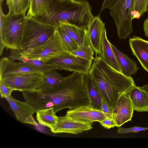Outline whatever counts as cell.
I'll return each mask as SVG.
<instances>
[{
	"instance_id": "7a4b0ae2",
	"label": "cell",
	"mask_w": 148,
	"mask_h": 148,
	"mask_svg": "<svg viewBox=\"0 0 148 148\" xmlns=\"http://www.w3.org/2000/svg\"><path fill=\"white\" fill-rule=\"evenodd\" d=\"M88 74L101 98L112 110L120 97L135 85L131 76L109 66L99 55L95 58Z\"/></svg>"
},
{
	"instance_id": "277c9868",
	"label": "cell",
	"mask_w": 148,
	"mask_h": 148,
	"mask_svg": "<svg viewBox=\"0 0 148 148\" xmlns=\"http://www.w3.org/2000/svg\"><path fill=\"white\" fill-rule=\"evenodd\" d=\"M57 27L34 18H26L22 39L18 50L29 51L40 47L53 36Z\"/></svg>"
},
{
	"instance_id": "3957f363",
	"label": "cell",
	"mask_w": 148,
	"mask_h": 148,
	"mask_svg": "<svg viewBox=\"0 0 148 148\" xmlns=\"http://www.w3.org/2000/svg\"><path fill=\"white\" fill-rule=\"evenodd\" d=\"M94 17L91 7L87 1L65 0L60 2L52 0L48 11L33 18L56 26L60 22L65 21L87 29Z\"/></svg>"
},
{
	"instance_id": "d6986e66",
	"label": "cell",
	"mask_w": 148,
	"mask_h": 148,
	"mask_svg": "<svg viewBox=\"0 0 148 148\" xmlns=\"http://www.w3.org/2000/svg\"><path fill=\"white\" fill-rule=\"evenodd\" d=\"M103 60L109 66L121 73V70L108 40L106 28L103 31L101 42V53L99 55Z\"/></svg>"
},
{
	"instance_id": "cb8c5ba5",
	"label": "cell",
	"mask_w": 148,
	"mask_h": 148,
	"mask_svg": "<svg viewBox=\"0 0 148 148\" xmlns=\"http://www.w3.org/2000/svg\"><path fill=\"white\" fill-rule=\"evenodd\" d=\"M10 53L8 57L12 60H19L31 65L45 69H53L58 70L55 65L44 62L40 60L28 58L21 56L18 49L10 50Z\"/></svg>"
},
{
	"instance_id": "5bb4252c",
	"label": "cell",
	"mask_w": 148,
	"mask_h": 148,
	"mask_svg": "<svg viewBox=\"0 0 148 148\" xmlns=\"http://www.w3.org/2000/svg\"><path fill=\"white\" fill-rule=\"evenodd\" d=\"M105 24L99 15L94 16L86 29L87 37L95 52L100 55L101 53V42Z\"/></svg>"
},
{
	"instance_id": "d4e9b609",
	"label": "cell",
	"mask_w": 148,
	"mask_h": 148,
	"mask_svg": "<svg viewBox=\"0 0 148 148\" xmlns=\"http://www.w3.org/2000/svg\"><path fill=\"white\" fill-rule=\"evenodd\" d=\"M8 14L13 15L26 16L29 8L30 0H6Z\"/></svg>"
},
{
	"instance_id": "7402d4cb",
	"label": "cell",
	"mask_w": 148,
	"mask_h": 148,
	"mask_svg": "<svg viewBox=\"0 0 148 148\" xmlns=\"http://www.w3.org/2000/svg\"><path fill=\"white\" fill-rule=\"evenodd\" d=\"M52 0H30L29 8L26 14L27 18L42 15L49 10Z\"/></svg>"
},
{
	"instance_id": "44dd1931",
	"label": "cell",
	"mask_w": 148,
	"mask_h": 148,
	"mask_svg": "<svg viewBox=\"0 0 148 148\" xmlns=\"http://www.w3.org/2000/svg\"><path fill=\"white\" fill-rule=\"evenodd\" d=\"M62 25L71 38L78 46L89 43L87 37L86 29L80 28L65 21L60 22L59 25Z\"/></svg>"
},
{
	"instance_id": "8fae6325",
	"label": "cell",
	"mask_w": 148,
	"mask_h": 148,
	"mask_svg": "<svg viewBox=\"0 0 148 148\" xmlns=\"http://www.w3.org/2000/svg\"><path fill=\"white\" fill-rule=\"evenodd\" d=\"M134 110L131 100L127 93L121 95L112 110L113 119L116 127H121L131 121Z\"/></svg>"
},
{
	"instance_id": "ba28073f",
	"label": "cell",
	"mask_w": 148,
	"mask_h": 148,
	"mask_svg": "<svg viewBox=\"0 0 148 148\" xmlns=\"http://www.w3.org/2000/svg\"><path fill=\"white\" fill-rule=\"evenodd\" d=\"M43 71L38 70L7 76L0 78V82L21 92L33 91L42 79Z\"/></svg>"
},
{
	"instance_id": "603a6c76",
	"label": "cell",
	"mask_w": 148,
	"mask_h": 148,
	"mask_svg": "<svg viewBox=\"0 0 148 148\" xmlns=\"http://www.w3.org/2000/svg\"><path fill=\"white\" fill-rule=\"evenodd\" d=\"M37 119L40 124L51 129L56 125L58 116L56 115L54 109L52 107L40 110L36 113Z\"/></svg>"
},
{
	"instance_id": "7c38bea8",
	"label": "cell",
	"mask_w": 148,
	"mask_h": 148,
	"mask_svg": "<svg viewBox=\"0 0 148 148\" xmlns=\"http://www.w3.org/2000/svg\"><path fill=\"white\" fill-rule=\"evenodd\" d=\"M4 98L8 103L18 121L25 124L38 125L33 117L35 112L26 102L18 100L11 95Z\"/></svg>"
},
{
	"instance_id": "83f0119b",
	"label": "cell",
	"mask_w": 148,
	"mask_h": 148,
	"mask_svg": "<svg viewBox=\"0 0 148 148\" xmlns=\"http://www.w3.org/2000/svg\"><path fill=\"white\" fill-rule=\"evenodd\" d=\"M57 29L68 53H69L76 49L78 47V45L68 34L63 27L59 25L57 27Z\"/></svg>"
},
{
	"instance_id": "d6a6232c",
	"label": "cell",
	"mask_w": 148,
	"mask_h": 148,
	"mask_svg": "<svg viewBox=\"0 0 148 148\" xmlns=\"http://www.w3.org/2000/svg\"><path fill=\"white\" fill-rule=\"evenodd\" d=\"M99 123L102 126L108 129L116 127L114 119L108 117H106Z\"/></svg>"
},
{
	"instance_id": "ffe728a7",
	"label": "cell",
	"mask_w": 148,
	"mask_h": 148,
	"mask_svg": "<svg viewBox=\"0 0 148 148\" xmlns=\"http://www.w3.org/2000/svg\"><path fill=\"white\" fill-rule=\"evenodd\" d=\"M56 70L50 69L44 71L42 79L34 90H44L53 88L59 84L64 77Z\"/></svg>"
},
{
	"instance_id": "52a82bcc",
	"label": "cell",
	"mask_w": 148,
	"mask_h": 148,
	"mask_svg": "<svg viewBox=\"0 0 148 148\" xmlns=\"http://www.w3.org/2000/svg\"><path fill=\"white\" fill-rule=\"evenodd\" d=\"M19 51L22 56L37 59L46 63L65 53H69L57 27L53 36L42 46L29 51Z\"/></svg>"
},
{
	"instance_id": "e0dca14e",
	"label": "cell",
	"mask_w": 148,
	"mask_h": 148,
	"mask_svg": "<svg viewBox=\"0 0 148 148\" xmlns=\"http://www.w3.org/2000/svg\"><path fill=\"white\" fill-rule=\"evenodd\" d=\"M134 111L148 112V92L135 85L127 92Z\"/></svg>"
},
{
	"instance_id": "f546056e",
	"label": "cell",
	"mask_w": 148,
	"mask_h": 148,
	"mask_svg": "<svg viewBox=\"0 0 148 148\" xmlns=\"http://www.w3.org/2000/svg\"><path fill=\"white\" fill-rule=\"evenodd\" d=\"M147 130H148V127L135 126L130 128H124L120 127L117 129V132L119 134H123L131 132L138 133L140 131Z\"/></svg>"
},
{
	"instance_id": "4dcf8cb0",
	"label": "cell",
	"mask_w": 148,
	"mask_h": 148,
	"mask_svg": "<svg viewBox=\"0 0 148 148\" xmlns=\"http://www.w3.org/2000/svg\"><path fill=\"white\" fill-rule=\"evenodd\" d=\"M15 90H16L15 89L6 86L0 82V92L1 98H4L11 95L12 92Z\"/></svg>"
},
{
	"instance_id": "6da1fadb",
	"label": "cell",
	"mask_w": 148,
	"mask_h": 148,
	"mask_svg": "<svg viewBox=\"0 0 148 148\" xmlns=\"http://www.w3.org/2000/svg\"><path fill=\"white\" fill-rule=\"evenodd\" d=\"M85 75L73 72L64 77L56 86L44 90L32 91L29 101L37 111L53 107L56 113L65 108L72 110L91 104L85 84Z\"/></svg>"
},
{
	"instance_id": "8d00e7d4",
	"label": "cell",
	"mask_w": 148,
	"mask_h": 148,
	"mask_svg": "<svg viewBox=\"0 0 148 148\" xmlns=\"http://www.w3.org/2000/svg\"><path fill=\"white\" fill-rule=\"evenodd\" d=\"M140 88L147 92H148V84H146Z\"/></svg>"
},
{
	"instance_id": "4316f807",
	"label": "cell",
	"mask_w": 148,
	"mask_h": 148,
	"mask_svg": "<svg viewBox=\"0 0 148 148\" xmlns=\"http://www.w3.org/2000/svg\"><path fill=\"white\" fill-rule=\"evenodd\" d=\"M95 51L90 44L86 43L83 45L78 46L77 48L69 53L84 59L92 61L94 60Z\"/></svg>"
},
{
	"instance_id": "2e32d148",
	"label": "cell",
	"mask_w": 148,
	"mask_h": 148,
	"mask_svg": "<svg viewBox=\"0 0 148 148\" xmlns=\"http://www.w3.org/2000/svg\"><path fill=\"white\" fill-rule=\"evenodd\" d=\"M129 44L133 55L148 73V41L134 36L130 38Z\"/></svg>"
},
{
	"instance_id": "8992f818",
	"label": "cell",
	"mask_w": 148,
	"mask_h": 148,
	"mask_svg": "<svg viewBox=\"0 0 148 148\" xmlns=\"http://www.w3.org/2000/svg\"><path fill=\"white\" fill-rule=\"evenodd\" d=\"M134 2V0H117L109 9L120 39H125L133 32L132 12Z\"/></svg>"
},
{
	"instance_id": "5b68a950",
	"label": "cell",
	"mask_w": 148,
	"mask_h": 148,
	"mask_svg": "<svg viewBox=\"0 0 148 148\" xmlns=\"http://www.w3.org/2000/svg\"><path fill=\"white\" fill-rule=\"evenodd\" d=\"M0 5V55L4 48L18 49L26 19L25 16L13 15L3 12Z\"/></svg>"
},
{
	"instance_id": "4fadbf2b",
	"label": "cell",
	"mask_w": 148,
	"mask_h": 148,
	"mask_svg": "<svg viewBox=\"0 0 148 148\" xmlns=\"http://www.w3.org/2000/svg\"><path fill=\"white\" fill-rule=\"evenodd\" d=\"M92 128V123L77 121L65 116H58L56 125L50 130L54 133L77 134Z\"/></svg>"
},
{
	"instance_id": "ac0fdd59",
	"label": "cell",
	"mask_w": 148,
	"mask_h": 148,
	"mask_svg": "<svg viewBox=\"0 0 148 148\" xmlns=\"http://www.w3.org/2000/svg\"><path fill=\"white\" fill-rule=\"evenodd\" d=\"M111 45L121 69V73L128 77H130L131 75H134L139 69L136 62L120 51L111 43Z\"/></svg>"
},
{
	"instance_id": "d590c367",
	"label": "cell",
	"mask_w": 148,
	"mask_h": 148,
	"mask_svg": "<svg viewBox=\"0 0 148 148\" xmlns=\"http://www.w3.org/2000/svg\"><path fill=\"white\" fill-rule=\"evenodd\" d=\"M133 19H139L141 17L139 13L136 10H133L132 12Z\"/></svg>"
},
{
	"instance_id": "60d3db41",
	"label": "cell",
	"mask_w": 148,
	"mask_h": 148,
	"mask_svg": "<svg viewBox=\"0 0 148 148\" xmlns=\"http://www.w3.org/2000/svg\"><path fill=\"white\" fill-rule=\"evenodd\" d=\"M147 12H148V5H147Z\"/></svg>"
},
{
	"instance_id": "9c48e42d",
	"label": "cell",
	"mask_w": 148,
	"mask_h": 148,
	"mask_svg": "<svg viewBox=\"0 0 148 148\" xmlns=\"http://www.w3.org/2000/svg\"><path fill=\"white\" fill-rule=\"evenodd\" d=\"M92 61L66 53L49 61L47 63L56 65L58 70H64L88 74L91 68Z\"/></svg>"
},
{
	"instance_id": "30bf717a",
	"label": "cell",
	"mask_w": 148,
	"mask_h": 148,
	"mask_svg": "<svg viewBox=\"0 0 148 148\" xmlns=\"http://www.w3.org/2000/svg\"><path fill=\"white\" fill-rule=\"evenodd\" d=\"M65 116L75 120L90 123L95 121L99 123L106 117L101 110L91 105L69 110L66 112Z\"/></svg>"
},
{
	"instance_id": "e575fe53",
	"label": "cell",
	"mask_w": 148,
	"mask_h": 148,
	"mask_svg": "<svg viewBox=\"0 0 148 148\" xmlns=\"http://www.w3.org/2000/svg\"><path fill=\"white\" fill-rule=\"evenodd\" d=\"M143 28L145 36L148 37V17L144 21Z\"/></svg>"
},
{
	"instance_id": "f35d334b",
	"label": "cell",
	"mask_w": 148,
	"mask_h": 148,
	"mask_svg": "<svg viewBox=\"0 0 148 148\" xmlns=\"http://www.w3.org/2000/svg\"><path fill=\"white\" fill-rule=\"evenodd\" d=\"M57 1H58L60 2H62L65 0H57Z\"/></svg>"
},
{
	"instance_id": "74e56055",
	"label": "cell",
	"mask_w": 148,
	"mask_h": 148,
	"mask_svg": "<svg viewBox=\"0 0 148 148\" xmlns=\"http://www.w3.org/2000/svg\"><path fill=\"white\" fill-rule=\"evenodd\" d=\"M76 1H87V0H74Z\"/></svg>"
},
{
	"instance_id": "1f68e13d",
	"label": "cell",
	"mask_w": 148,
	"mask_h": 148,
	"mask_svg": "<svg viewBox=\"0 0 148 148\" xmlns=\"http://www.w3.org/2000/svg\"><path fill=\"white\" fill-rule=\"evenodd\" d=\"M101 99V110L106 117L113 119L112 110L111 109L108 104Z\"/></svg>"
},
{
	"instance_id": "484cf974",
	"label": "cell",
	"mask_w": 148,
	"mask_h": 148,
	"mask_svg": "<svg viewBox=\"0 0 148 148\" xmlns=\"http://www.w3.org/2000/svg\"><path fill=\"white\" fill-rule=\"evenodd\" d=\"M85 84L91 101V105L94 107L101 110V99L88 73L85 75Z\"/></svg>"
},
{
	"instance_id": "836d02e7",
	"label": "cell",
	"mask_w": 148,
	"mask_h": 148,
	"mask_svg": "<svg viewBox=\"0 0 148 148\" xmlns=\"http://www.w3.org/2000/svg\"><path fill=\"white\" fill-rule=\"evenodd\" d=\"M117 0H103L99 14L102 11L111 8L116 2Z\"/></svg>"
},
{
	"instance_id": "9a60e30c",
	"label": "cell",
	"mask_w": 148,
	"mask_h": 148,
	"mask_svg": "<svg viewBox=\"0 0 148 148\" xmlns=\"http://www.w3.org/2000/svg\"><path fill=\"white\" fill-rule=\"evenodd\" d=\"M46 70L23 62H16L8 57L3 58L0 60V78L8 75Z\"/></svg>"
},
{
	"instance_id": "f1b7e54d",
	"label": "cell",
	"mask_w": 148,
	"mask_h": 148,
	"mask_svg": "<svg viewBox=\"0 0 148 148\" xmlns=\"http://www.w3.org/2000/svg\"><path fill=\"white\" fill-rule=\"evenodd\" d=\"M148 0H134L133 10L138 12L142 16L147 11Z\"/></svg>"
},
{
	"instance_id": "ab89813d",
	"label": "cell",
	"mask_w": 148,
	"mask_h": 148,
	"mask_svg": "<svg viewBox=\"0 0 148 148\" xmlns=\"http://www.w3.org/2000/svg\"><path fill=\"white\" fill-rule=\"evenodd\" d=\"M3 0H0V3L2 4V3L3 1Z\"/></svg>"
}]
</instances>
